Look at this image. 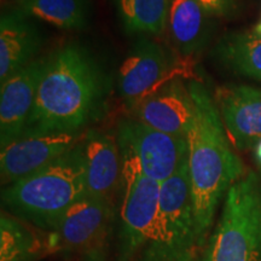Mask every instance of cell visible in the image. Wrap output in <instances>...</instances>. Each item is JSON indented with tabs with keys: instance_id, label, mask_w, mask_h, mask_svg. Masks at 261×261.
I'll return each mask as SVG.
<instances>
[{
	"instance_id": "277c9868",
	"label": "cell",
	"mask_w": 261,
	"mask_h": 261,
	"mask_svg": "<svg viewBox=\"0 0 261 261\" xmlns=\"http://www.w3.org/2000/svg\"><path fill=\"white\" fill-rule=\"evenodd\" d=\"M205 261H261V181L254 173L226 192Z\"/></svg>"
},
{
	"instance_id": "9a60e30c",
	"label": "cell",
	"mask_w": 261,
	"mask_h": 261,
	"mask_svg": "<svg viewBox=\"0 0 261 261\" xmlns=\"http://www.w3.org/2000/svg\"><path fill=\"white\" fill-rule=\"evenodd\" d=\"M41 46V35L31 17L18 10L0 19V84L34 60Z\"/></svg>"
},
{
	"instance_id": "2e32d148",
	"label": "cell",
	"mask_w": 261,
	"mask_h": 261,
	"mask_svg": "<svg viewBox=\"0 0 261 261\" xmlns=\"http://www.w3.org/2000/svg\"><path fill=\"white\" fill-rule=\"evenodd\" d=\"M211 17L195 0L169 2L167 28L172 44L189 56L204 46L210 34Z\"/></svg>"
},
{
	"instance_id": "ac0fdd59",
	"label": "cell",
	"mask_w": 261,
	"mask_h": 261,
	"mask_svg": "<svg viewBox=\"0 0 261 261\" xmlns=\"http://www.w3.org/2000/svg\"><path fill=\"white\" fill-rule=\"evenodd\" d=\"M15 9L62 29H81L89 19L87 0H21Z\"/></svg>"
},
{
	"instance_id": "44dd1931",
	"label": "cell",
	"mask_w": 261,
	"mask_h": 261,
	"mask_svg": "<svg viewBox=\"0 0 261 261\" xmlns=\"http://www.w3.org/2000/svg\"><path fill=\"white\" fill-rule=\"evenodd\" d=\"M211 16H228L237 8V0H195Z\"/></svg>"
},
{
	"instance_id": "d6986e66",
	"label": "cell",
	"mask_w": 261,
	"mask_h": 261,
	"mask_svg": "<svg viewBox=\"0 0 261 261\" xmlns=\"http://www.w3.org/2000/svg\"><path fill=\"white\" fill-rule=\"evenodd\" d=\"M119 15L129 33L161 34L167 27L171 0H115Z\"/></svg>"
},
{
	"instance_id": "9c48e42d",
	"label": "cell",
	"mask_w": 261,
	"mask_h": 261,
	"mask_svg": "<svg viewBox=\"0 0 261 261\" xmlns=\"http://www.w3.org/2000/svg\"><path fill=\"white\" fill-rule=\"evenodd\" d=\"M172 63L165 48L150 39L142 38L123 60L117 76L121 97L136 107L144 98L172 81Z\"/></svg>"
},
{
	"instance_id": "8992f818",
	"label": "cell",
	"mask_w": 261,
	"mask_h": 261,
	"mask_svg": "<svg viewBox=\"0 0 261 261\" xmlns=\"http://www.w3.org/2000/svg\"><path fill=\"white\" fill-rule=\"evenodd\" d=\"M122 155L121 226L123 249L132 254L151 241L159 213L161 184L143 172L128 151Z\"/></svg>"
},
{
	"instance_id": "cb8c5ba5",
	"label": "cell",
	"mask_w": 261,
	"mask_h": 261,
	"mask_svg": "<svg viewBox=\"0 0 261 261\" xmlns=\"http://www.w3.org/2000/svg\"><path fill=\"white\" fill-rule=\"evenodd\" d=\"M254 33H255L256 35H259V37H261V21L256 24L255 29H254Z\"/></svg>"
},
{
	"instance_id": "d4e9b609",
	"label": "cell",
	"mask_w": 261,
	"mask_h": 261,
	"mask_svg": "<svg viewBox=\"0 0 261 261\" xmlns=\"http://www.w3.org/2000/svg\"><path fill=\"white\" fill-rule=\"evenodd\" d=\"M194 261H196V260H194Z\"/></svg>"
},
{
	"instance_id": "30bf717a",
	"label": "cell",
	"mask_w": 261,
	"mask_h": 261,
	"mask_svg": "<svg viewBox=\"0 0 261 261\" xmlns=\"http://www.w3.org/2000/svg\"><path fill=\"white\" fill-rule=\"evenodd\" d=\"M80 140L71 133L23 136L0 152L2 182L6 187L47 167L67 154Z\"/></svg>"
},
{
	"instance_id": "7a4b0ae2",
	"label": "cell",
	"mask_w": 261,
	"mask_h": 261,
	"mask_svg": "<svg viewBox=\"0 0 261 261\" xmlns=\"http://www.w3.org/2000/svg\"><path fill=\"white\" fill-rule=\"evenodd\" d=\"M194 100V120L188 130V163L198 246L204 243L217 205L244 167L230 146L219 108L197 81L189 84Z\"/></svg>"
},
{
	"instance_id": "e0dca14e",
	"label": "cell",
	"mask_w": 261,
	"mask_h": 261,
	"mask_svg": "<svg viewBox=\"0 0 261 261\" xmlns=\"http://www.w3.org/2000/svg\"><path fill=\"white\" fill-rule=\"evenodd\" d=\"M214 55L234 74L261 81V37L255 33L226 35Z\"/></svg>"
},
{
	"instance_id": "52a82bcc",
	"label": "cell",
	"mask_w": 261,
	"mask_h": 261,
	"mask_svg": "<svg viewBox=\"0 0 261 261\" xmlns=\"http://www.w3.org/2000/svg\"><path fill=\"white\" fill-rule=\"evenodd\" d=\"M119 146L135 156L143 172L160 184L171 178L189 156L187 137L168 135L138 120L120 123Z\"/></svg>"
},
{
	"instance_id": "4fadbf2b",
	"label": "cell",
	"mask_w": 261,
	"mask_h": 261,
	"mask_svg": "<svg viewBox=\"0 0 261 261\" xmlns=\"http://www.w3.org/2000/svg\"><path fill=\"white\" fill-rule=\"evenodd\" d=\"M219 112L234 148L244 150L261 140V90L250 86L221 89Z\"/></svg>"
},
{
	"instance_id": "603a6c76",
	"label": "cell",
	"mask_w": 261,
	"mask_h": 261,
	"mask_svg": "<svg viewBox=\"0 0 261 261\" xmlns=\"http://www.w3.org/2000/svg\"><path fill=\"white\" fill-rule=\"evenodd\" d=\"M19 2H21V0H2L3 5H4V4H14L16 6Z\"/></svg>"
},
{
	"instance_id": "5bb4252c",
	"label": "cell",
	"mask_w": 261,
	"mask_h": 261,
	"mask_svg": "<svg viewBox=\"0 0 261 261\" xmlns=\"http://www.w3.org/2000/svg\"><path fill=\"white\" fill-rule=\"evenodd\" d=\"M87 194L112 202L121 187L122 155L119 143L108 133L89 130L83 139Z\"/></svg>"
},
{
	"instance_id": "7402d4cb",
	"label": "cell",
	"mask_w": 261,
	"mask_h": 261,
	"mask_svg": "<svg viewBox=\"0 0 261 261\" xmlns=\"http://www.w3.org/2000/svg\"><path fill=\"white\" fill-rule=\"evenodd\" d=\"M255 155H256V159L257 161L261 163V140L259 143L256 144V149H255Z\"/></svg>"
},
{
	"instance_id": "ba28073f",
	"label": "cell",
	"mask_w": 261,
	"mask_h": 261,
	"mask_svg": "<svg viewBox=\"0 0 261 261\" xmlns=\"http://www.w3.org/2000/svg\"><path fill=\"white\" fill-rule=\"evenodd\" d=\"M112 214V202L87 194L58 220L50 238L52 248L73 254H93L102 246Z\"/></svg>"
},
{
	"instance_id": "3957f363",
	"label": "cell",
	"mask_w": 261,
	"mask_h": 261,
	"mask_svg": "<svg viewBox=\"0 0 261 261\" xmlns=\"http://www.w3.org/2000/svg\"><path fill=\"white\" fill-rule=\"evenodd\" d=\"M87 195L83 140L47 167L10 184L3 204L16 217L54 230L61 217Z\"/></svg>"
},
{
	"instance_id": "6da1fadb",
	"label": "cell",
	"mask_w": 261,
	"mask_h": 261,
	"mask_svg": "<svg viewBox=\"0 0 261 261\" xmlns=\"http://www.w3.org/2000/svg\"><path fill=\"white\" fill-rule=\"evenodd\" d=\"M106 97V77L93 57L77 45L47 56L34 108L23 136L71 133L92 121Z\"/></svg>"
},
{
	"instance_id": "5b68a950",
	"label": "cell",
	"mask_w": 261,
	"mask_h": 261,
	"mask_svg": "<svg viewBox=\"0 0 261 261\" xmlns=\"http://www.w3.org/2000/svg\"><path fill=\"white\" fill-rule=\"evenodd\" d=\"M198 247L188 161L161 182L154 236L143 261H194Z\"/></svg>"
},
{
	"instance_id": "8fae6325",
	"label": "cell",
	"mask_w": 261,
	"mask_h": 261,
	"mask_svg": "<svg viewBox=\"0 0 261 261\" xmlns=\"http://www.w3.org/2000/svg\"><path fill=\"white\" fill-rule=\"evenodd\" d=\"M47 57L33 60L2 84L0 91V145L4 148L23 135L34 108Z\"/></svg>"
},
{
	"instance_id": "7c38bea8",
	"label": "cell",
	"mask_w": 261,
	"mask_h": 261,
	"mask_svg": "<svg viewBox=\"0 0 261 261\" xmlns=\"http://www.w3.org/2000/svg\"><path fill=\"white\" fill-rule=\"evenodd\" d=\"M194 114L189 87L179 80L165 84L136 106L138 121L173 136L187 137Z\"/></svg>"
},
{
	"instance_id": "ffe728a7",
	"label": "cell",
	"mask_w": 261,
	"mask_h": 261,
	"mask_svg": "<svg viewBox=\"0 0 261 261\" xmlns=\"http://www.w3.org/2000/svg\"><path fill=\"white\" fill-rule=\"evenodd\" d=\"M40 250V242L33 231L15 218L2 214L0 260L29 261Z\"/></svg>"
}]
</instances>
